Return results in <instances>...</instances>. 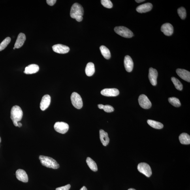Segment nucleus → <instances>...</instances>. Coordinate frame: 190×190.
<instances>
[{
    "mask_svg": "<svg viewBox=\"0 0 190 190\" xmlns=\"http://www.w3.org/2000/svg\"><path fill=\"white\" fill-rule=\"evenodd\" d=\"M84 14V10L82 5L78 3L72 5L70 11V16L72 18L76 19L78 22H81L83 20Z\"/></svg>",
    "mask_w": 190,
    "mask_h": 190,
    "instance_id": "f257e3e1",
    "label": "nucleus"
},
{
    "mask_svg": "<svg viewBox=\"0 0 190 190\" xmlns=\"http://www.w3.org/2000/svg\"><path fill=\"white\" fill-rule=\"evenodd\" d=\"M23 112L20 106H14L11 111V118L15 127H18V123L22 120Z\"/></svg>",
    "mask_w": 190,
    "mask_h": 190,
    "instance_id": "f03ea898",
    "label": "nucleus"
},
{
    "mask_svg": "<svg viewBox=\"0 0 190 190\" xmlns=\"http://www.w3.org/2000/svg\"><path fill=\"white\" fill-rule=\"evenodd\" d=\"M39 159L42 165L47 168H52L53 169H57L60 167L59 164L56 160L52 158L40 155Z\"/></svg>",
    "mask_w": 190,
    "mask_h": 190,
    "instance_id": "7ed1b4c3",
    "label": "nucleus"
},
{
    "mask_svg": "<svg viewBox=\"0 0 190 190\" xmlns=\"http://www.w3.org/2000/svg\"><path fill=\"white\" fill-rule=\"evenodd\" d=\"M114 31L118 35L124 37L130 38L134 36V34L132 31L124 27H116L114 29Z\"/></svg>",
    "mask_w": 190,
    "mask_h": 190,
    "instance_id": "20e7f679",
    "label": "nucleus"
},
{
    "mask_svg": "<svg viewBox=\"0 0 190 190\" xmlns=\"http://www.w3.org/2000/svg\"><path fill=\"white\" fill-rule=\"evenodd\" d=\"M72 103L75 108L80 109L83 106L82 99L80 95L77 93H72L71 95Z\"/></svg>",
    "mask_w": 190,
    "mask_h": 190,
    "instance_id": "39448f33",
    "label": "nucleus"
},
{
    "mask_svg": "<svg viewBox=\"0 0 190 190\" xmlns=\"http://www.w3.org/2000/svg\"><path fill=\"white\" fill-rule=\"evenodd\" d=\"M137 169L139 171L147 177H150L152 175L151 168L148 164L140 163L138 164Z\"/></svg>",
    "mask_w": 190,
    "mask_h": 190,
    "instance_id": "423d86ee",
    "label": "nucleus"
},
{
    "mask_svg": "<svg viewBox=\"0 0 190 190\" xmlns=\"http://www.w3.org/2000/svg\"><path fill=\"white\" fill-rule=\"evenodd\" d=\"M138 102L141 107L148 109L150 108L152 105L150 100H149L148 97L144 95H140L138 98Z\"/></svg>",
    "mask_w": 190,
    "mask_h": 190,
    "instance_id": "0eeeda50",
    "label": "nucleus"
},
{
    "mask_svg": "<svg viewBox=\"0 0 190 190\" xmlns=\"http://www.w3.org/2000/svg\"><path fill=\"white\" fill-rule=\"evenodd\" d=\"M54 129L56 131L62 134H65L69 129V126L67 123L63 122H57L54 125Z\"/></svg>",
    "mask_w": 190,
    "mask_h": 190,
    "instance_id": "6e6552de",
    "label": "nucleus"
},
{
    "mask_svg": "<svg viewBox=\"0 0 190 190\" xmlns=\"http://www.w3.org/2000/svg\"><path fill=\"white\" fill-rule=\"evenodd\" d=\"M52 48L54 52L61 54H66L70 50L69 47L61 44L55 45L53 46Z\"/></svg>",
    "mask_w": 190,
    "mask_h": 190,
    "instance_id": "1a4fd4ad",
    "label": "nucleus"
},
{
    "mask_svg": "<svg viewBox=\"0 0 190 190\" xmlns=\"http://www.w3.org/2000/svg\"><path fill=\"white\" fill-rule=\"evenodd\" d=\"M158 72L157 70L153 68L149 69V79L151 84L153 86H155L157 84Z\"/></svg>",
    "mask_w": 190,
    "mask_h": 190,
    "instance_id": "9d476101",
    "label": "nucleus"
},
{
    "mask_svg": "<svg viewBox=\"0 0 190 190\" xmlns=\"http://www.w3.org/2000/svg\"><path fill=\"white\" fill-rule=\"evenodd\" d=\"M101 94L106 97H116L119 95V92L116 89H105L101 91Z\"/></svg>",
    "mask_w": 190,
    "mask_h": 190,
    "instance_id": "9b49d317",
    "label": "nucleus"
},
{
    "mask_svg": "<svg viewBox=\"0 0 190 190\" xmlns=\"http://www.w3.org/2000/svg\"><path fill=\"white\" fill-rule=\"evenodd\" d=\"M50 102L51 98L50 95H46L43 96L40 104V109L42 111L47 109L50 106Z\"/></svg>",
    "mask_w": 190,
    "mask_h": 190,
    "instance_id": "f8f14e48",
    "label": "nucleus"
},
{
    "mask_svg": "<svg viewBox=\"0 0 190 190\" xmlns=\"http://www.w3.org/2000/svg\"><path fill=\"white\" fill-rule=\"evenodd\" d=\"M16 176L17 179L22 182L26 183L28 182V176L24 170L18 169L16 171Z\"/></svg>",
    "mask_w": 190,
    "mask_h": 190,
    "instance_id": "ddd939ff",
    "label": "nucleus"
},
{
    "mask_svg": "<svg viewBox=\"0 0 190 190\" xmlns=\"http://www.w3.org/2000/svg\"><path fill=\"white\" fill-rule=\"evenodd\" d=\"M161 31L164 35L170 36L173 33L174 28L172 25L169 23H166L162 25Z\"/></svg>",
    "mask_w": 190,
    "mask_h": 190,
    "instance_id": "4468645a",
    "label": "nucleus"
},
{
    "mask_svg": "<svg viewBox=\"0 0 190 190\" xmlns=\"http://www.w3.org/2000/svg\"><path fill=\"white\" fill-rule=\"evenodd\" d=\"M176 72L177 74L182 79L190 82V72L188 70L184 69H178Z\"/></svg>",
    "mask_w": 190,
    "mask_h": 190,
    "instance_id": "2eb2a0df",
    "label": "nucleus"
},
{
    "mask_svg": "<svg viewBox=\"0 0 190 190\" xmlns=\"http://www.w3.org/2000/svg\"><path fill=\"white\" fill-rule=\"evenodd\" d=\"M124 65L126 70L128 72H131L133 70L134 63L131 57L127 55L125 57Z\"/></svg>",
    "mask_w": 190,
    "mask_h": 190,
    "instance_id": "dca6fc26",
    "label": "nucleus"
},
{
    "mask_svg": "<svg viewBox=\"0 0 190 190\" xmlns=\"http://www.w3.org/2000/svg\"><path fill=\"white\" fill-rule=\"evenodd\" d=\"M152 8V4L150 3H148L138 6L136 8V11L140 13H146L150 11Z\"/></svg>",
    "mask_w": 190,
    "mask_h": 190,
    "instance_id": "f3484780",
    "label": "nucleus"
},
{
    "mask_svg": "<svg viewBox=\"0 0 190 190\" xmlns=\"http://www.w3.org/2000/svg\"><path fill=\"white\" fill-rule=\"evenodd\" d=\"M99 133L100 140L102 145L104 146H106L110 142V139L107 132L103 130H100Z\"/></svg>",
    "mask_w": 190,
    "mask_h": 190,
    "instance_id": "a211bd4d",
    "label": "nucleus"
},
{
    "mask_svg": "<svg viewBox=\"0 0 190 190\" xmlns=\"http://www.w3.org/2000/svg\"><path fill=\"white\" fill-rule=\"evenodd\" d=\"M39 67L36 64H31L25 67L24 72V73L27 74H35L39 71Z\"/></svg>",
    "mask_w": 190,
    "mask_h": 190,
    "instance_id": "6ab92c4d",
    "label": "nucleus"
},
{
    "mask_svg": "<svg viewBox=\"0 0 190 190\" xmlns=\"http://www.w3.org/2000/svg\"><path fill=\"white\" fill-rule=\"evenodd\" d=\"M26 40V36L24 34L21 33L19 34L14 44L16 49L20 48L22 47Z\"/></svg>",
    "mask_w": 190,
    "mask_h": 190,
    "instance_id": "aec40b11",
    "label": "nucleus"
},
{
    "mask_svg": "<svg viewBox=\"0 0 190 190\" xmlns=\"http://www.w3.org/2000/svg\"><path fill=\"white\" fill-rule=\"evenodd\" d=\"M95 71L94 64L92 63H87L85 68V72L86 75L89 76H92L95 73Z\"/></svg>",
    "mask_w": 190,
    "mask_h": 190,
    "instance_id": "412c9836",
    "label": "nucleus"
},
{
    "mask_svg": "<svg viewBox=\"0 0 190 190\" xmlns=\"http://www.w3.org/2000/svg\"><path fill=\"white\" fill-rule=\"evenodd\" d=\"M180 142L183 144H190V136L187 133H183L179 137Z\"/></svg>",
    "mask_w": 190,
    "mask_h": 190,
    "instance_id": "4be33fe9",
    "label": "nucleus"
},
{
    "mask_svg": "<svg viewBox=\"0 0 190 190\" xmlns=\"http://www.w3.org/2000/svg\"><path fill=\"white\" fill-rule=\"evenodd\" d=\"M100 49L102 56L105 58L106 59H109L110 58L111 55L110 51L106 47L102 46L100 47Z\"/></svg>",
    "mask_w": 190,
    "mask_h": 190,
    "instance_id": "5701e85b",
    "label": "nucleus"
},
{
    "mask_svg": "<svg viewBox=\"0 0 190 190\" xmlns=\"http://www.w3.org/2000/svg\"><path fill=\"white\" fill-rule=\"evenodd\" d=\"M147 123L150 126L156 129H162L163 127V124L158 121L152 120H148L147 121Z\"/></svg>",
    "mask_w": 190,
    "mask_h": 190,
    "instance_id": "b1692460",
    "label": "nucleus"
},
{
    "mask_svg": "<svg viewBox=\"0 0 190 190\" xmlns=\"http://www.w3.org/2000/svg\"><path fill=\"white\" fill-rule=\"evenodd\" d=\"M86 162L88 165L94 172H97L98 170V167L97 164L90 157H88L86 159Z\"/></svg>",
    "mask_w": 190,
    "mask_h": 190,
    "instance_id": "393cba45",
    "label": "nucleus"
},
{
    "mask_svg": "<svg viewBox=\"0 0 190 190\" xmlns=\"http://www.w3.org/2000/svg\"><path fill=\"white\" fill-rule=\"evenodd\" d=\"M171 80L173 83L175 87L178 90L180 91L182 90L183 85L178 79L173 77L171 78Z\"/></svg>",
    "mask_w": 190,
    "mask_h": 190,
    "instance_id": "a878e982",
    "label": "nucleus"
},
{
    "mask_svg": "<svg viewBox=\"0 0 190 190\" xmlns=\"http://www.w3.org/2000/svg\"><path fill=\"white\" fill-rule=\"evenodd\" d=\"M168 101L172 105L176 107H179L181 105L180 100L176 97H171L168 99Z\"/></svg>",
    "mask_w": 190,
    "mask_h": 190,
    "instance_id": "bb28decb",
    "label": "nucleus"
},
{
    "mask_svg": "<svg viewBox=\"0 0 190 190\" xmlns=\"http://www.w3.org/2000/svg\"><path fill=\"white\" fill-rule=\"evenodd\" d=\"M11 40V38L9 37H6L4 39L3 42L0 44V51L3 50L7 47L10 43Z\"/></svg>",
    "mask_w": 190,
    "mask_h": 190,
    "instance_id": "cd10ccee",
    "label": "nucleus"
},
{
    "mask_svg": "<svg viewBox=\"0 0 190 190\" xmlns=\"http://www.w3.org/2000/svg\"><path fill=\"white\" fill-rule=\"evenodd\" d=\"M178 13L179 16L182 20H184L186 17V11L185 8L181 7L178 8Z\"/></svg>",
    "mask_w": 190,
    "mask_h": 190,
    "instance_id": "c85d7f7f",
    "label": "nucleus"
},
{
    "mask_svg": "<svg viewBox=\"0 0 190 190\" xmlns=\"http://www.w3.org/2000/svg\"><path fill=\"white\" fill-rule=\"evenodd\" d=\"M101 2L102 5L105 8H110L113 7L112 2L110 0H101Z\"/></svg>",
    "mask_w": 190,
    "mask_h": 190,
    "instance_id": "c756f323",
    "label": "nucleus"
},
{
    "mask_svg": "<svg viewBox=\"0 0 190 190\" xmlns=\"http://www.w3.org/2000/svg\"><path fill=\"white\" fill-rule=\"evenodd\" d=\"M104 110L106 112H112L114 111V108L111 106L109 105H104Z\"/></svg>",
    "mask_w": 190,
    "mask_h": 190,
    "instance_id": "7c9ffc66",
    "label": "nucleus"
},
{
    "mask_svg": "<svg viewBox=\"0 0 190 190\" xmlns=\"http://www.w3.org/2000/svg\"><path fill=\"white\" fill-rule=\"evenodd\" d=\"M70 188V185L68 184L65 186L57 188L56 190H69Z\"/></svg>",
    "mask_w": 190,
    "mask_h": 190,
    "instance_id": "2f4dec72",
    "label": "nucleus"
},
{
    "mask_svg": "<svg viewBox=\"0 0 190 190\" xmlns=\"http://www.w3.org/2000/svg\"><path fill=\"white\" fill-rule=\"evenodd\" d=\"M56 2V0H47L46 1L48 5L51 6L54 5Z\"/></svg>",
    "mask_w": 190,
    "mask_h": 190,
    "instance_id": "473e14b6",
    "label": "nucleus"
},
{
    "mask_svg": "<svg viewBox=\"0 0 190 190\" xmlns=\"http://www.w3.org/2000/svg\"><path fill=\"white\" fill-rule=\"evenodd\" d=\"M98 107L100 109L103 110L104 107V105L102 104H99L98 105Z\"/></svg>",
    "mask_w": 190,
    "mask_h": 190,
    "instance_id": "72a5a7b5",
    "label": "nucleus"
},
{
    "mask_svg": "<svg viewBox=\"0 0 190 190\" xmlns=\"http://www.w3.org/2000/svg\"><path fill=\"white\" fill-rule=\"evenodd\" d=\"M145 1H144V0H136L135 1L137 3H141V2H142Z\"/></svg>",
    "mask_w": 190,
    "mask_h": 190,
    "instance_id": "f704fd0d",
    "label": "nucleus"
},
{
    "mask_svg": "<svg viewBox=\"0 0 190 190\" xmlns=\"http://www.w3.org/2000/svg\"><path fill=\"white\" fill-rule=\"evenodd\" d=\"M80 190H87V189L86 187L83 186L82 188H81Z\"/></svg>",
    "mask_w": 190,
    "mask_h": 190,
    "instance_id": "c9c22d12",
    "label": "nucleus"
},
{
    "mask_svg": "<svg viewBox=\"0 0 190 190\" xmlns=\"http://www.w3.org/2000/svg\"><path fill=\"white\" fill-rule=\"evenodd\" d=\"M18 127H22V124H21V123H20V122H18Z\"/></svg>",
    "mask_w": 190,
    "mask_h": 190,
    "instance_id": "e433bc0d",
    "label": "nucleus"
},
{
    "mask_svg": "<svg viewBox=\"0 0 190 190\" xmlns=\"http://www.w3.org/2000/svg\"><path fill=\"white\" fill-rule=\"evenodd\" d=\"M128 190H136L134 188H130Z\"/></svg>",
    "mask_w": 190,
    "mask_h": 190,
    "instance_id": "4c0bfd02",
    "label": "nucleus"
},
{
    "mask_svg": "<svg viewBox=\"0 0 190 190\" xmlns=\"http://www.w3.org/2000/svg\"><path fill=\"white\" fill-rule=\"evenodd\" d=\"M1 142V137H0V143Z\"/></svg>",
    "mask_w": 190,
    "mask_h": 190,
    "instance_id": "58836bf2",
    "label": "nucleus"
},
{
    "mask_svg": "<svg viewBox=\"0 0 190 190\" xmlns=\"http://www.w3.org/2000/svg\"><path fill=\"white\" fill-rule=\"evenodd\" d=\"M15 49H16V48H15V47H14V50H15Z\"/></svg>",
    "mask_w": 190,
    "mask_h": 190,
    "instance_id": "ea45409f",
    "label": "nucleus"
}]
</instances>
